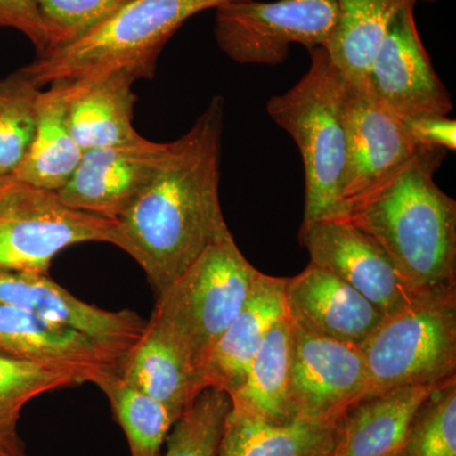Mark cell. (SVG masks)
Listing matches in <instances>:
<instances>
[{
  "label": "cell",
  "mask_w": 456,
  "mask_h": 456,
  "mask_svg": "<svg viewBox=\"0 0 456 456\" xmlns=\"http://www.w3.org/2000/svg\"><path fill=\"white\" fill-rule=\"evenodd\" d=\"M224 116V98H213L191 130L169 142L155 178L114 224L110 245L139 264L156 296L231 235L220 200Z\"/></svg>",
  "instance_id": "1"
},
{
  "label": "cell",
  "mask_w": 456,
  "mask_h": 456,
  "mask_svg": "<svg viewBox=\"0 0 456 456\" xmlns=\"http://www.w3.org/2000/svg\"><path fill=\"white\" fill-rule=\"evenodd\" d=\"M446 152L422 147L340 217L382 246L412 296L456 287V200L435 183Z\"/></svg>",
  "instance_id": "2"
},
{
  "label": "cell",
  "mask_w": 456,
  "mask_h": 456,
  "mask_svg": "<svg viewBox=\"0 0 456 456\" xmlns=\"http://www.w3.org/2000/svg\"><path fill=\"white\" fill-rule=\"evenodd\" d=\"M227 2L232 0H131L82 37L41 53L20 71L40 89L116 71L151 79L174 33L189 18Z\"/></svg>",
  "instance_id": "3"
},
{
  "label": "cell",
  "mask_w": 456,
  "mask_h": 456,
  "mask_svg": "<svg viewBox=\"0 0 456 456\" xmlns=\"http://www.w3.org/2000/svg\"><path fill=\"white\" fill-rule=\"evenodd\" d=\"M299 82L266 104V112L294 140L305 167L303 222L334 220L344 213L342 176L346 156L349 86L325 47L310 50Z\"/></svg>",
  "instance_id": "4"
},
{
  "label": "cell",
  "mask_w": 456,
  "mask_h": 456,
  "mask_svg": "<svg viewBox=\"0 0 456 456\" xmlns=\"http://www.w3.org/2000/svg\"><path fill=\"white\" fill-rule=\"evenodd\" d=\"M260 275L230 235L208 246L156 296L151 316L163 322L187 351L198 375L250 298Z\"/></svg>",
  "instance_id": "5"
},
{
  "label": "cell",
  "mask_w": 456,
  "mask_h": 456,
  "mask_svg": "<svg viewBox=\"0 0 456 456\" xmlns=\"http://www.w3.org/2000/svg\"><path fill=\"white\" fill-rule=\"evenodd\" d=\"M362 350L368 374L364 398L456 377V287L413 296L383 318Z\"/></svg>",
  "instance_id": "6"
},
{
  "label": "cell",
  "mask_w": 456,
  "mask_h": 456,
  "mask_svg": "<svg viewBox=\"0 0 456 456\" xmlns=\"http://www.w3.org/2000/svg\"><path fill=\"white\" fill-rule=\"evenodd\" d=\"M114 224L65 206L53 191L0 178V272L47 274L70 246L110 244Z\"/></svg>",
  "instance_id": "7"
},
{
  "label": "cell",
  "mask_w": 456,
  "mask_h": 456,
  "mask_svg": "<svg viewBox=\"0 0 456 456\" xmlns=\"http://www.w3.org/2000/svg\"><path fill=\"white\" fill-rule=\"evenodd\" d=\"M336 25L335 0H232L216 8L215 37L237 64L275 66L294 44L326 47Z\"/></svg>",
  "instance_id": "8"
},
{
  "label": "cell",
  "mask_w": 456,
  "mask_h": 456,
  "mask_svg": "<svg viewBox=\"0 0 456 456\" xmlns=\"http://www.w3.org/2000/svg\"><path fill=\"white\" fill-rule=\"evenodd\" d=\"M293 327L289 399L294 421L338 424L364 398L368 374L362 347Z\"/></svg>",
  "instance_id": "9"
},
{
  "label": "cell",
  "mask_w": 456,
  "mask_h": 456,
  "mask_svg": "<svg viewBox=\"0 0 456 456\" xmlns=\"http://www.w3.org/2000/svg\"><path fill=\"white\" fill-rule=\"evenodd\" d=\"M365 90L402 118L452 112V94L426 51L415 7L404 8L393 20L369 68Z\"/></svg>",
  "instance_id": "10"
},
{
  "label": "cell",
  "mask_w": 456,
  "mask_h": 456,
  "mask_svg": "<svg viewBox=\"0 0 456 456\" xmlns=\"http://www.w3.org/2000/svg\"><path fill=\"white\" fill-rule=\"evenodd\" d=\"M298 241L310 255V263L349 284L384 317L412 299L382 246L351 222L344 218L303 222Z\"/></svg>",
  "instance_id": "11"
},
{
  "label": "cell",
  "mask_w": 456,
  "mask_h": 456,
  "mask_svg": "<svg viewBox=\"0 0 456 456\" xmlns=\"http://www.w3.org/2000/svg\"><path fill=\"white\" fill-rule=\"evenodd\" d=\"M169 151V142L142 139L130 145L84 151L64 188L65 206L116 222L139 200Z\"/></svg>",
  "instance_id": "12"
},
{
  "label": "cell",
  "mask_w": 456,
  "mask_h": 456,
  "mask_svg": "<svg viewBox=\"0 0 456 456\" xmlns=\"http://www.w3.org/2000/svg\"><path fill=\"white\" fill-rule=\"evenodd\" d=\"M0 303L77 330L126 354L139 341L147 322L134 311L102 310L80 301L40 273L0 272Z\"/></svg>",
  "instance_id": "13"
},
{
  "label": "cell",
  "mask_w": 456,
  "mask_h": 456,
  "mask_svg": "<svg viewBox=\"0 0 456 456\" xmlns=\"http://www.w3.org/2000/svg\"><path fill=\"white\" fill-rule=\"evenodd\" d=\"M422 147L410 136L401 117L365 90L349 86L341 187L344 207L411 160Z\"/></svg>",
  "instance_id": "14"
},
{
  "label": "cell",
  "mask_w": 456,
  "mask_h": 456,
  "mask_svg": "<svg viewBox=\"0 0 456 456\" xmlns=\"http://www.w3.org/2000/svg\"><path fill=\"white\" fill-rule=\"evenodd\" d=\"M127 354L0 303V356L69 369L95 386L119 374Z\"/></svg>",
  "instance_id": "15"
},
{
  "label": "cell",
  "mask_w": 456,
  "mask_h": 456,
  "mask_svg": "<svg viewBox=\"0 0 456 456\" xmlns=\"http://www.w3.org/2000/svg\"><path fill=\"white\" fill-rule=\"evenodd\" d=\"M284 305L297 329L360 347L384 318L349 284L312 263L296 277L287 278Z\"/></svg>",
  "instance_id": "16"
},
{
  "label": "cell",
  "mask_w": 456,
  "mask_h": 456,
  "mask_svg": "<svg viewBox=\"0 0 456 456\" xmlns=\"http://www.w3.org/2000/svg\"><path fill=\"white\" fill-rule=\"evenodd\" d=\"M287 278L261 273L250 298L200 369L203 389L232 395L244 386L255 356L272 326L285 314Z\"/></svg>",
  "instance_id": "17"
},
{
  "label": "cell",
  "mask_w": 456,
  "mask_h": 456,
  "mask_svg": "<svg viewBox=\"0 0 456 456\" xmlns=\"http://www.w3.org/2000/svg\"><path fill=\"white\" fill-rule=\"evenodd\" d=\"M119 377L160 402L174 422L204 391L187 351L169 329L152 316L147 320L139 341L126 355Z\"/></svg>",
  "instance_id": "18"
},
{
  "label": "cell",
  "mask_w": 456,
  "mask_h": 456,
  "mask_svg": "<svg viewBox=\"0 0 456 456\" xmlns=\"http://www.w3.org/2000/svg\"><path fill=\"white\" fill-rule=\"evenodd\" d=\"M137 79L130 71L68 83V123L83 151L130 145L143 137L134 130Z\"/></svg>",
  "instance_id": "19"
},
{
  "label": "cell",
  "mask_w": 456,
  "mask_h": 456,
  "mask_svg": "<svg viewBox=\"0 0 456 456\" xmlns=\"http://www.w3.org/2000/svg\"><path fill=\"white\" fill-rule=\"evenodd\" d=\"M436 386L401 387L360 399L338 419L330 456H397L417 408Z\"/></svg>",
  "instance_id": "20"
},
{
  "label": "cell",
  "mask_w": 456,
  "mask_h": 456,
  "mask_svg": "<svg viewBox=\"0 0 456 456\" xmlns=\"http://www.w3.org/2000/svg\"><path fill=\"white\" fill-rule=\"evenodd\" d=\"M84 151L68 123V83L51 84L37 99L31 145L13 178L57 193L73 176Z\"/></svg>",
  "instance_id": "21"
},
{
  "label": "cell",
  "mask_w": 456,
  "mask_h": 456,
  "mask_svg": "<svg viewBox=\"0 0 456 456\" xmlns=\"http://www.w3.org/2000/svg\"><path fill=\"white\" fill-rule=\"evenodd\" d=\"M338 25L326 51L350 88L365 90L375 53L399 12L435 0H335Z\"/></svg>",
  "instance_id": "22"
},
{
  "label": "cell",
  "mask_w": 456,
  "mask_h": 456,
  "mask_svg": "<svg viewBox=\"0 0 456 456\" xmlns=\"http://www.w3.org/2000/svg\"><path fill=\"white\" fill-rule=\"evenodd\" d=\"M336 434L338 424L278 425L231 408L218 456H330Z\"/></svg>",
  "instance_id": "23"
},
{
  "label": "cell",
  "mask_w": 456,
  "mask_h": 456,
  "mask_svg": "<svg viewBox=\"0 0 456 456\" xmlns=\"http://www.w3.org/2000/svg\"><path fill=\"white\" fill-rule=\"evenodd\" d=\"M292 341V322L285 314L266 334L244 386L230 395L232 408L273 424L294 421L288 399Z\"/></svg>",
  "instance_id": "24"
},
{
  "label": "cell",
  "mask_w": 456,
  "mask_h": 456,
  "mask_svg": "<svg viewBox=\"0 0 456 456\" xmlns=\"http://www.w3.org/2000/svg\"><path fill=\"white\" fill-rule=\"evenodd\" d=\"M84 383L82 375L69 369L0 356V449L13 456H27L18 434L26 404L44 393Z\"/></svg>",
  "instance_id": "25"
},
{
  "label": "cell",
  "mask_w": 456,
  "mask_h": 456,
  "mask_svg": "<svg viewBox=\"0 0 456 456\" xmlns=\"http://www.w3.org/2000/svg\"><path fill=\"white\" fill-rule=\"evenodd\" d=\"M98 388L110 399L114 417L127 437L131 456H161V448L175 424L167 408L126 383L119 374L107 378Z\"/></svg>",
  "instance_id": "26"
},
{
  "label": "cell",
  "mask_w": 456,
  "mask_h": 456,
  "mask_svg": "<svg viewBox=\"0 0 456 456\" xmlns=\"http://www.w3.org/2000/svg\"><path fill=\"white\" fill-rule=\"evenodd\" d=\"M41 90L20 70L0 79V178L13 175L28 151Z\"/></svg>",
  "instance_id": "27"
},
{
  "label": "cell",
  "mask_w": 456,
  "mask_h": 456,
  "mask_svg": "<svg viewBox=\"0 0 456 456\" xmlns=\"http://www.w3.org/2000/svg\"><path fill=\"white\" fill-rule=\"evenodd\" d=\"M397 456H456V377L417 408Z\"/></svg>",
  "instance_id": "28"
},
{
  "label": "cell",
  "mask_w": 456,
  "mask_h": 456,
  "mask_svg": "<svg viewBox=\"0 0 456 456\" xmlns=\"http://www.w3.org/2000/svg\"><path fill=\"white\" fill-rule=\"evenodd\" d=\"M231 408L232 403L227 393L204 389L171 428L167 452L161 456H218Z\"/></svg>",
  "instance_id": "29"
},
{
  "label": "cell",
  "mask_w": 456,
  "mask_h": 456,
  "mask_svg": "<svg viewBox=\"0 0 456 456\" xmlns=\"http://www.w3.org/2000/svg\"><path fill=\"white\" fill-rule=\"evenodd\" d=\"M131 0H35L49 29L50 50L82 37Z\"/></svg>",
  "instance_id": "30"
},
{
  "label": "cell",
  "mask_w": 456,
  "mask_h": 456,
  "mask_svg": "<svg viewBox=\"0 0 456 456\" xmlns=\"http://www.w3.org/2000/svg\"><path fill=\"white\" fill-rule=\"evenodd\" d=\"M0 28H13L35 45L38 55L51 47L49 29L35 0H0Z\"/></svg>",
  "instance_id": "31"
},
{
  "label": "cell",
  "mask_w": 456,
  "mask_h": 456,
  "mask_svg": "<svg viewBox=\"0 0 456 456\" xmlns=\"http://www.w3.org/2000/svg\"><path fill=\"white\" fill-rule=\"evenodd\" d=\"M402 118V117H401ZM403 119L407 132L417 145L456 149V122L448 116H417Z\"/></svg>",
  "instance_id": "32"
},
{
  "label": "cell",
  "mask_w": 456,
  "mask_h": 456,
  "mask_svg": "<svg viewBox=\"0 0 456 456\" xmlns=\"http://www.w3.org/2000/svg\"><path fill=\"white\" fill-rule=\"evenodd\" d=\"M0 456H13L9 454V452H5V450L0 449Z\"/></svg>",
  "instance_id": "33"
}]
</instances>
